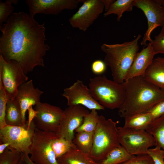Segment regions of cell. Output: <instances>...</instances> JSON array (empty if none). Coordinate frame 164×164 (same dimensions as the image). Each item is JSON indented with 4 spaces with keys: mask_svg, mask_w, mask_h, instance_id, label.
I'll return each mask as SVG.
<instances>
[{
    "mask_svg": "<svg viewBox=\"0 0 164 164\" xmlns=\"http://www.w3.org/2000/svg\"><path fill=\"white\" fill-rule=\"evenodd\" d=\"M44 24L24 12L13 13L0 26V55L17 62L26 75L36 66L44 67L43 57L50 48Z\"/></svg>",
    "mask_w": 164,
    "mask_h": 164,
    "instance_id": "1",
    "label": "cell"
},
{
    "mask_svg": "<svg viewBox=\"0 0 164 164\" xmlns=\"http://www.w3.org/2000/svg\"><path fill=\"white\" fill-rule=\"evenodd\" d=\"M122 84L125 91L124 101L119 108L120 116L125 118L146 112L164 101V91L146 80L143 76L125 80Z\"/></svg>",
    "mask_w": 164,
    "mask_h": 164,
    "instance_id": "2",
    "label": "cell"
},
{
    "mask_svg": "<svg viewBox=\"0 0 164 164\" xmlns=\"http://www.w3.org/2000/svg\"><path fill=\"white\" fill-rule=\"evenodd\" d=\"M138 34L132 41L121 44L104 43L100 48L105 54L104 61L111 69L113 80L122 84L139 50Z\"/></svg>",
    "mask_w": 164,
    "mask_h": 164,
    "instance_id": "3",
    "label": "cell"
},
{
    "mask_svg": "<svg viewBox=\"0 0 164 164\" xmlns=\"http://www.w3.org/2000/svg\"><path fill=\"white\" fill-rule=\"evenodd\" d=\"M118 122L99 115L98 124L94 132L93 146L88 154L97 162L102 160L111 151L121 145L117 127Z\"/></svg>",
    "mask_w": 164,
    "mask_h": 164,
    "instance_id": "4",
    "label": "cell"
},
{
    "mask_svg": "<svg viewBox=\"0 0 164 164\" xmlns=\"http://www.w3.org/2000/svg\"><path fill=\"white\" fill-rule=\"evenodd\" d=\"M88 86L93 98L104 108L119 109L124 101L125 91L122 84L105 75L90 78Z\"/></svg>",
    "mask_w": 164,
    "mask_h": 164,
    "instance_id": "5",
    "label": "cell"
},
{
    "mask_svg": "<svg viewBox=\"0 0 164 164\" xmlns=\"http://www.w3.org/2000/svg\"><path fill=\"white\" fill-rule=\"evenodd\" d=\"M36 128L33 121L29 128L27 121L25 125H8L0 129V143H8L10 149L29 154Z\"/></svg>",
    "mask_w": 164,
    "mask_h": 164,
    "instance_id": "6",
    "label": "cell"
},
{
    "mask_svg": "<svg viewBox=\"0 0 164 164\" xmlns=\"http://www.w3.org/2000/svg\"><path fill=\"white\" fill-rule=\"evenodd\" d=\"M117 129L119 143L131 155L148 154L149 148L156 145L154 137L145 130H135L123 127Z\"/></svg>",
    "mask_w": 164,
    "mask_h": 164,
    "instance_id": "7",
    "label": "cell"
},
{
    "mask_svg": "<svg viewBox=\"0 0 164 164\" xmlns=\"http://www.w3.org/2000/svg\"><path fill=\"white\" fill-rule=\"evenodd\" d=\"M28 80L17 62L6 61L0 55V88L3 89L8 100L15 99L18 87Z\"/></svg>",
    "mask_w": 164,
    "mask_h": 164,
    "instance_id": "8",
    "label": "cell"
},
{
    "mask_svg": "<svg viewBox=\"0 0 164 164\" xmlns=\"http://www.w3.org/2000/svg\"><path fill=\"white\" fill-rule=\"evenodd\" d=\"M56 133L35 128L30 148V158L36 164H58L51 142Z\"/></svg>",
    "mask_w": 164,
    "mask_h": 164,
    "instance_id": "9",
    "label": "cell"
},
{
    "mask_svg": "<svg viewBox=\"0 0 164 164\" xmlns=\"http://www.w3.org/2000/svg\"><path fill=\"white\" fill-rule=\"evenodd\" d=\"M134 6L141 9L147 20L148 27L141 43L145 45L146 42L151 43L150 36L152 31L159 26H162L164 22V0H134Z\"/></svg>",
    "mask_w": 164,
    "mask_h": 164,
    "instance_id": "10",
    "label": "cell"
},
{
    "mask_svg": "<svg viewBox=\"0 0 164 164\" xmlns=\"http://www.w3.org/2000/svg\"><path fill=\"white\" fill-rule=\"evenodd\" d=\"M90 112L85 107L81 105L68 106L63 111L56 133L57 136L73 141L75 130L82 125L84 117Z\"/></svg>",
    "mask_w": 164,
    "mask_h": 164,
    "instance_id": "11",
    "label": "cell"
},
{
    "mask_svg": "<svg viewBox=\"0 0 164 164\" xmlns=\"http://www.w3.org/2000/svg\"><path fill=\"white\" fill-rule=\"evenodd\" d=\"M82 5L69 19L73 28L85 32L103 12L104 6L101 0H80Z\"/></svg>",
    "mask_w": 164,
    "mask_h": 164,
    "instance_id": "12",
    "label": "cell"
},
{
    "mask_svg": "<svg viewBox=\"0 0 164 164\" xmlns=\"http://www.w3.org/2000/svg\"><path fill=\"white\" fill-rule=\"evenodd\" d=\"M38 111L33 121L36 128L43 131L56 133L63 116V110L59 107L40 102L35 106Z\"/></svg>",
    "mask_w": 164,
    "mask_h": 164,
    "instance_id": "13",
    "label": "cell"
},
{
    "mask_svg": "<svg viewBox=\"0 0 164 164\" xmlns=\"http://www.w3.org/2000/svg\"><path fill=\"white\" fill-rule=\"evenodd\" d=\"M62 95L67 100L68 106L81 105L91 110H104L105 108L93 98L89 88L79 80L70 87L64 89Z\"/></svg>",
    "mask_w": 164,
    "mask_h": 164,
    "instance_id": "14",
    "label": "cell"
},
{
    "mask_svg": "<svg viewBox=\"0 0 164 164\" xmlns=\"http://www.w3.org/2000/svg\"><path fill=\"white\" fill-rule=\"evenodd\" d=\"M80 0H26L30 15L37 14L57 15L65 9H75Z\"/></svg>",
    "mask_w": 164,
    "mask_h": 164,
    "instance_id": "15",
    "label": "cell"
},
{
    "mask_svg": "<svg viewBox=\"0 0 164 164\" xmlns=\"http://www.w3.org/2000/svg\"><path fill=\"white\" fill-rule=\"evenodd\" d=\"M43 92L35 88L32 80L26 82L18 87L15 98L19 102L21 110L23 125L26 124V113L29 107L35 106L40 102V98Z\"/></svg>",
    "mask_w": 164,
    "mask_h": 164,
    "instance_id": "16",
    "label": "cell"
},
{
    "mask_svg": "<svg viewBox=\"0 0 164 164\" xmlns=\"http://www.w3.org/2000/svg\"><path fill=\"white\" fill-rule=\"evenodd\" d=\"M155 55L151 43L149 42L146 47H144L136 54L125 80L135 77L143 76L147 69L152 63Z\"/></svg>",
    "mask_w": 164,
    "mask_h": 164,
    "instance_id": "17",
    "label": "cell"
},
{
    "mask_svg": "<svg viewBox=\"0 0 164 164\" xmlns=\"http://www.w3.org/2000/svg\"><path fill=\"white\" fill-rule=\"evenodd\" d=\"M143 77L164 91V57H158L154 58Z\"/></svg>",
    "mask_w": 164,
    "mask_h": 164,
    "instance_id": "18",
    "label": "cell"
},
{
    "mask_svg": "<svg viewBox=\"0 0 164 164\" xmlns=\"http://www.w3.org/2000/svg\"><path fill=\"white\" fill-rule=\"evenodd\" d=\"M57 159L58 164H98L88 154L83 152L75 145Z\"/></svg>",
    "mask_w": 164,
    "mask_h": 164,
    "instance_id": "19",
    "label": "cell"
},
{
    "mask_svg": "<svg viewBox=\"0 0 164 164\" xmlns=\"http://www.w3.org/2000/svg\"><path fill=\"white\" fill-rule=\"evenodd\" d=\"M124 118L123 127L138 130H145L153 121L150 114L148 112L135 114Z\"/></svg>",
    "mask_w": 164,
    "mask_h": 164,
    "instance_id": "20",
    "label": "cell"
},
{
    "mask_svg": "<svg viewBox=\"0 0 164 164\" xmlns=\"http://www.w3.org/2000/svg\"><path fill=\"white\" fill-rule=\"evenodd\" d=\"M5 120L6 125H23L22 113L20 105L15 99L7 101Z\"/></svg>",
    "mask_w": 164,
    "mask_h": 164,
    "instance_id": "21",
    "label": "cell"
},
{
    "mask_svg": "<svg viewBox=\"0 0 164 164\" xmlns=\"http://www.w3.org/2000/svg\"><path fill=\"white\" fill-rule=\"evenodd\" d=\"M145 130L154 138L156 146L164 151V114L153 121Z\"/></svg>",
    "mask_w": 164,
    "mask_h": 164,
    "instance_id": "22",
    "label": "cell"
},
{
    "mask_svg": "<svg viewBox=\"0 0 164 164\" xmlns=\"http://www.w3.org/2000/svg\"><path fill=\"white\" fill-rule=\"evenodd\" d=\"M130 154L121 145L111 151L98 164H121L132 158Z\"/></svg>",
    "mask_w": 164,
    "mask_h": 164,
    "instance_id": "23",
    "label": "cell"
},
{
    "mask_svg": "<svg viewBox=\"0 0 164 164\" xmlns=\"http://www.w3.org/2000/svg\"><path fill=\"white\" fill-rule=\"evenodd\" d=\"M134 0H117L115 1L110 6L104 14L106 17L112 14L116 15L117 19L119 21L122 14L125 12H131L134 6Z\"/></svg>",
    "mask_w": 164,
    "mask_h": 164,
    "instance_id": "24",
    "label": "cell"
},
{
    "mask_svg": "<svg viewBox=\"0 0 164 164\" xmlns=\"http://www.w3.org/2000/svg\"><path fill=\"white\" fill-rule=\"evenodd\" d=\"M94 134V132H77L75 135L73 142L80 150L88 154L93 146Z\"/></svg>",
    "mask_w": 164,
    "mask_h": 164,
    "instance_id": "25",
    "label": "cell"
},
{
    "mask_svg": "<svg viewBox=\"0 0 164 164\" xmlns=\"http://www.w3.org/2000/svg\"><path fill=\"white\" fill-rule=\"evenodd\" d=\"M74 145L73 141L59 137L56 134L51 142L52 149L56 159L68 152Z\"/></svg>",
    "mask_w": 164,
    "mask_h": 164,
    "instance_id": "26",
    "label": "cell"
},
{
    "mask_svg": "<svg viewBox=\"0 0 164 164\" xmlns=\"http://www.w3.org/2000/svg\"><path fill=\"white\" fill-rule=\"evenodd\" d=\"M99 117L96 110H91L84 117L82 124L75 130V132L77 133L82 132H94L98 124Z\"/></svg>",
    "mask_w": 164,
    "mask_h": 164,
    "instance_id": "27",
    "label": "cell"
},
{
    "mask_svg": "<svg viewBox=\"0 0 164 164\" xmlns=\"http://www.w3.org/2000/svg\"><path fill=\"white\" fill-rule=\"evenodd\" d=\"M21 155L22 153L8 147L0 154V164H17Z\"/></svg>",
    "mask_w": 164,
    "mask_h": 164,
    "instance_id": "28",
    "label": "cell"
},
{
    "mask_svg": "<svg viewBox=\"0 0 164 164\" xmlns=\"http://www.w3.org/2000/svg\"><path fill=\"white\" fill-rule=\"evenodd\" d=\"M14 8L9 0L3 2L0 1V26L5 22L12 14Z\"/></svg>",
    "mask_w": 164,
    "mask_h": 164,
    "instance_id": "29",
    "label": "cell"
},
{
    "mask_svg": "<svg viewBox=\"0 0 164 164\" xmlns=\"http://www.w3.org/2000/svg\"><path fill=\"white\" fill-rule=\"evenodd\" d=\"M151 43L155 55L159 53L164 54V30H162Z\"/></svg>",
    "mask_w": 164,
    "mask_h": 164,
    "instance_id": "30",
    "label": "cell"
},
{
    "mask_svg": "<svg viewBox=\"0 0 164 164\" xmlns=\"http://www.w3.org/2000/svg\"><path fill=\"white\" fill-rule=\"evenodd\" d=\"M8 100L4 90L2 88H0V129L7 125L5 118Z\"/></svg>",
    "mask_w": 164,
    "mask_h": 164,
    "instance_id": "31",
    "label": "cell"
},
{
    "mask_svg": "<svg viewBox=\"0 0 164 164\" xmlns=\"http://www.w3.org/2000/svg\"><path fill=\"white\" fill-rule=\"evenodd\" d=\"M121 164H154V161L148 154L133 156Z\"/></svg>",
    "mask_w": 164,
    "mask_h": 164,
    "instance_id": "32",
    "label": "cell"
},
{
    "mask_svg": "<svg viewBox=\"0 0 164 164\" xmlns=\"http://www.w3.org/2000/svg\"><path fill=\"white\" fill-rule=\"evenodd\" d=\"M148 154L151 157L154 164H164V151L159 147L155 146L149 149Z\"/></svg>",
    "mask_w": 164,
    "mask_h": 164,
    "instance_id": "33",
    "label": "cell"
},
{
    "mask_svg": "<svg viewBox=\"0 0 164 164\" xmlns=\"http://www.w3.org/2000/svg\"><path fill=\"white\" fill-rule=\"evenodd\" d=\"M147 112L150 114L153 121L161 117L164 114V101L156 104Z\"/></svg>",
    "mask_w": 164,
    "mask_h": 164,
    "instance_id": "34",
    "label": "cell"
},
{
    "mask_svg": "<svg viewBox=\"0 0 164 164\" xmlns=\"http://www.w3.org/2000/svg\"><path fill=\"white\" fill-rule=\"evenodd\" d=\"M107 66L104 61L97 60L92 63L91 70L94 74L99 75L103 73L105 71Z\"/></svg>",
    "mask_w": 164,
    "mask_h": 164,
    "instance_id": "35",
    "label": "cell"
},
{
    "mask_svg": "<svg viewBox=\"0 0 164 164\" xmlns=\"http://www.w3.org/2000/svg\"><path fill=\"white\" fill-rule=\"evenodd\" d=\"M28 111V117L27 122L28 127L29 128L31 123L34 118L36 117L38 113V111L33 108L32 106L29 107Z\"/></svg>",
    "mask_w": 164,
    "mask_h": 164,
    "instance_id": "36",
    "label": "cell"
},
{
    "mask_svg": "<svg viewBox=\"0 0 164 164\" xmlns=\"http://www.w3.org/2000/svg\"><path fill=\"white\" fill-rule=\"evenodd\" d=\"M22 158L26 164H36L31 160L28 154L22 153Z\"/></svg>",
    "mask_w": 164,
    "mask_h": 164,
    "instance_id": "37",
    "label": "cell"
},
{
    "mask_svg": "<svg viewBox=\"0 0 164 164\" xmlns=\"http://www.w3.org/2000/svg\"><path fill=\"white\" fill-rule=\"evenodd\" d=\"M104 5V8L106 12L108 9L110 5L112 4L115 0H101Z\"/></svg>",
    "mask_w": 164,
    "mask_h": 164,
    "instance_id": "38",
    "label": "cell"
},
{
    "mask_svg": "<svg viewBox=\"0 0 164 164\" xmlns=\"http://www.w3.org/2000/svg\"><path fill=\"white\" fill-rule=\"evenodd\" d=\"M0 154H1L9 146L10 144L8 143H0Z\"/></svg>",
    "mask_w": 164,
    "mask_h": 164,
    "instance_id": "39",
    "label": "cell"
},
{
    "mask_svg": "<svg viewBox=\"0 0 164 164\" xmlns=\"http://www.w3.org/2000/svg\"><path fill=\"white\" fill-rule=\"evenodd\" d=\"M17 164H26L21 157Z\"/></svg>",
    "mask_w": 164,
    "mask_h": 164,
    "instance_id": "40",
    "label": "cell"
},
{
    "mask_svg": "<svg viewBox=\"0 0 164 164\" xmlns=\"http://www.w3.org/2000/svg\"><path fill=\"white\" fill-rule=\"evenodd\" d=\"M10 2L16 5L17 3V2L18 1V0H10Z\"/></svg>",
    "mask_w": 164,
    "mask_h": 164,
    "instance_id": "41",
    "label": "cell"
},
{
    "mask_svg": "<svg viewBox=\"0 0 164 164\" xmlns=\"http://www.w3.org/2000/svg\"><path fill=\"white\" fill-rule=\"evenodd\" d=\"M162 30H164V22L163 23V25L162 26Z\"/></svg>",
    "mask_w": 164,
    "mask_h": 164,
    "instance_id": "42",
    "label": "cell"
}]
</instances>
